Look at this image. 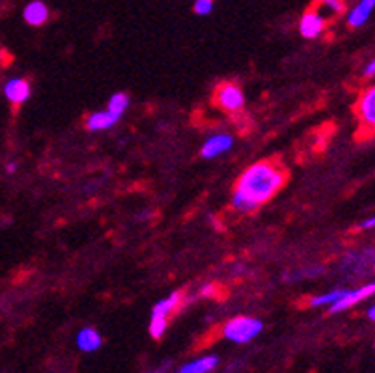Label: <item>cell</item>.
I'll list each match as a JSON object with an SVG mask.
<instances>
[{
	"instance_id": "obj_1",
	"label": "cell",
	"mask_w": 375,
	"mask_h": 373,
	"mask_svg": "<svg viewBox=\"0 0 375 373\" xmlns=\"http://www.w3.org/2000/svg\"><path fill=\"white\" fill-rule=\"evenodd\" d=\"M286 183V172L276 163L261 161L243 172L233 190L232 207L237 213L250 215L259 205L269 202Z\"/></svg>"
},
{
	"instance_id": "obj_2",
	"label": "cell",
	"mask_w": 375,
	"mask_h": 373,
	"mask_svg": "<svg viewBox=\"0 0 375 373\" xmlns=\"http://www.w3.org/2000/svg\"><path fill=\"white\" fill-rule=\"evenodd\" d=\"M263 331V323L256 318H233L222 326V336L233 344H248Z\"/></svg>"
},
{
	"instance_id": "obj_3",
	"label": "cell",
	"mask_w": 375,
	"mask_h": 373,
	"mask_svg": "<svg viewBox=\"0 0 375 373\" xmlns=\"http://www.w3.org/2000/svg\"><path fill=\"white\" fill-rule=\"evenodd\" d=\"M181 303V293L176 292L172 293L170 297L163 298V300H159L157 305L153 306V310H151V321H150V334L151 338L161 339L166 333V329H168V318H170L172 313L176 312V308Z\"/></svg>"
},
{
	"instance_id": "obj_4",
	"label": "cell",
	"mask_w": 375,
	"mask_h": 373,
	"mask_svg": "<svg viewBox=\"0 0 375 373\" xmlns=\"http://www.w3.org/2000/svg\"><path fill=\"white\" fill-rule=\"evenodd\" d=\"M215 105L226 110L228 114H239L245 109V94L233 82H224L215 90Z\"/></svg>"
},
{
	"instance_id": "obj_5",
	"label": "cell",
	"mask_w": 375,
	"mask_h": 373,
	"mask_svg": "<svg viewBox=\"0 0 375 373\" xmlns=\"http://www.w3.org/2000/svg\"><path fill=\"white\" fill-rule=\"evenodd\" d=\"M375 292V285L374 284H366L362 285V287H359V290H348L346 292V295L344 297H340L336 303H333L331 305V313H340V312H346V310H349V308H353V306H357L361 300H364V298L372 297Z\"/></svg>"
},
{
	"instance_id": "obj_6",
	"label": "cell",
	"mask_w": 375,
	"mask_h": 373,
	"mask_svg": "<svg viewBox=\"0 0 375 373\" xmlns=\"http://www.w3.org/2000/svg\"><path fill=\"white\" fill-rule=\"evenodd\" d=\"M232 146H233L232 136L226 135V133H217V135L209 136V138L205 140L202 149H200V153H202L204 159H215V157L226 153V151L232 148Z\"/></svg>"
},
{
	"instance_id": "obj_7",
	"label": "cell",
	"mask_w": 375,
	"mask_h": 373,
	"mask_svg": "<svg viewBox=\"0 0 375 373\" xmlns=\"http://www.w3.org/2000/svg\"><path fill=\"white\" fill-rule=\"evenodd\" d=\"M325 25H327V21L323 19L315 10H310L300 19V34L308 38V40H314V38L323 34Z\"/></svg>"
},
{
	"instance_id": "obj_8",
	"label": "cell",
	"mask_w": 375,
	"mask_h": 373,
	"mask_svg": "<svg viewBox=\"0 0 375 373\" xmlns=\"http://www.w3.org/2000/svg\"><path fill=\"white\" fill-rule=\"evenodd\" d=\"M4 94H6L8 101L12 105H23V103L28 101V97L32 94V88L25 79H12V81L6 82Z\"/></svg>"
},
{
	"instance_id": "obj_9",
	"label": "cell",
	"mask_w": 375,
	"mask_h": 373,
	"mask_svg": "<svg viewBox=\"0 0 375 373\" xmlns=\"http://www.w3.org/2000/svg\"><path fill=\"white\" fill-rule=\"evenodd\" d=\"M359 116L364 127L370 131L375 127V88H368L359 101Z\"/></svg>"
},
{
	"instance_id": "obj_10",
	"label": "cell",
	"mask_w": 375,
	"mask_h": 373,
	"mask_svg": "<svg viewBox=\"0 0 375 373\" xmlns=\"http://www.w3.org/2000/svg\"><path fill=\"white\" fill-rule=\"evenodd\" d=\"M122 116L110 112L109 109L101 110V112H94L86 118V129L88 131H105L114 127L118 122H120Z\"/></svg>"
},
{
	"instance_id": "obj_11",
	"label": "cell",
	"mask_w": 375,
	"mask_h": 373,
	"mask_svg": "<svg viewBox=\"0 0 375 373\" xmlns=\"http://www.w3.org/2000/svg\"><path fill=\"white\" fill-rule=\"evenodd\" d=\"M23 17L27 21L30 27H41L43 23H47L49 19V8L45 2L41 0H32L28 2L25 12H23Z\"/></svg>"
},
{
	"instance_id": "obj_12",
	"label": "cell",
	"mask_w": 375,
	"mask_h": 373,
	"mask_svg": "<svg viewBox=\"0 0 375 373\" xmlns=\"http://www.w3.org/2000/svg\"><path fill=\"white\" fill-rule=\"evenodd\" d=\"M375 0H361L351 12L348 14V25L351 28H361L362 25H366V21L370 19V15L374 12Z\"/></svg>"
},
{
	"instance_id": "obj_13",
	"label": "cell",
	"mask_w": 375,
	"mask_h": 373,
	"mask_svg": "<svg viewBox=\"0 0 375 373\" xmlns=\"http://www.w3.org/2000/svg\"><path fill=\"white\" fill-rule=\"evenodd\" d=\"M101 346V334L97 333L96 329H92V326H86V329H82L81 333L77 334V347H79L81 351H84V353H94V351H97Z\"/></svg>"
},
{
	"instance_id": "obj_14",
	"label": "cell",
	"mask_w": 375,
	"mask_h": 373,
	"mask_svg": "<svg viewBox=\"0 0 375 373\" xmlns=\"http://www.w3.org/2000/svg\"><path fill=\"white\" fill-rule=\"evenodd\" d=\"M217 364H218L217 357H213V355H205V357H200V359L187 362V364L179 368L176 373H209L217 368Z\"/></svg>"
},
{
	"instance_id": "obj_15",
	"label": "cell",
	"mask_w": 375,
	"mask_h": 373,
	"mask_svg": "<svg viewBox=\"0 0 375 373\" xmlns=\"http://www.w3.org/2000/svg\"><path fill=\"white\" fill-rule=\"evenodd\" d=\"M344 0H318L315 12L327 21V17H338L344 12Z\"/></svg>"
},
{
	"instance_id": "obj_16",
	"label": "cell",
	"mask_w": 375,
	"mask_h": 373,
	"mask_svg": "<svg viewBox=\"0 0 375 373\" xmlns=\"http://www.w3.org/2000/svg\"><path fill=\"white\" fill-rule=\"evenodd\" d=\"M348 290H333V292L325 293V295H318V297H312L308 300V305L312 306V308H318V306H327L336 303L338 298L344 297Z\"/></svg>"
},
{
	"instance_id": "obj_17",
	"label": "cell",
	"mask_w": 375,
	"mask_h": 373,
	"mask_svg": "<svg viewBox=\"0 0 375 373\" xmlns=\"http://www.w3.org/2000/svg\"><path fill=\"white\" fill-rule=\"evenodd\" d=\"M127 107H129V95L127 94L118 92V94H114L112 97H110V101H109L110 112H114V114L118 116H123V112L127 110Z\"/></svg>"
},
{
	"instance_id": "obj_18",
	"label": "cell",
	"mask_w": 375,
	"mask_h": 373,
	"mask_svg": "<svg viewBox=\"0 0 375 373\" xmlns=\"http://www.w3.org/2000/svg\"><path fill=\"white\" fill-rule=\"evenodd\" d=\"M215 8V0H196L194 2V14L209 15Z\"/></svg>"
},
{
	"instance_id": "obj_19",
	"label": "cell",
	"mask_w": 375,
	"mask_h": 373,
	"mask_svg": "<svg viewBox=\"0 0 375 373\" xmlns=\"http://www.w3.org/2000/svg\"><path fill=\"white\" fill-rule=\"evenodd\" d=\"M375 226V218L370 217L368 220H362L361 224H359V230H372Z\"/></svg>"
},
{
	"instance_id": "obj_20",
	"label": "cell",
	"mask_w": 375,
	"mask_h": 373,
	"mask_svg": "<svg viewBox=\"0 0 375 373\" xmlns=\"http://www.w3.org/2000/svg\"><path fill=\"white\" fill-rule=\"evenodd\" d=\"M375 75V62H368V66L364 68V77H368V79H374Z\"/></svg>"
},
{
	"instance_id": "obj_21",
	"label": "cell",
	"mask_w": 375,
	"mask_h": 373,
	"mask_svg": "<svg viewBox=\"0 0 375 373\" xmlns=\"http://www.w3.org/2000/svg\"><path fill=\"white\" fill-rule=\"evenodd\" d=\"M215 290H217V285H204V287H202V295H204V297H213V295H215Z\"/></svg>"
},
{
	"instance_id": "obj_22",
	"label": "cell",
	"mask_w": 375,
	"mask_h": 373,
	"mask_svg": "<svg viewBox=\"0 0 375 373\" xmlns=\"http://www.w3.org/2000/svg\"><path fill=\"white\" fill-rule=\"evenodd\" d=\"M15 170H17V163H10V164H8V166H6V172H8V174H14Z\"/></svg>"
},
{
	"instance_id": "obj_23",
	"label": "cell",
	"mask_w": 375,
	"mask_h": 373,
	"mask_svg": "<svg viewBox=\"0 0 375 373\" xmlns=\"http://www.w3.org/2000/svg\"><path fill=\"white\" fill-rule=\"evenodd\" d=\"M368 319L370 321H374L375 319V306H370L368 308Z\"/></svg>"
}]
</instances>
